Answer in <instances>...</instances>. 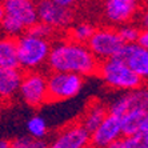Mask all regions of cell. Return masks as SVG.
<instances>
[{"mask_svg":"<svg viewBox=\"0 0 148 148\" xmlns=\"http://www.w3.org/2000/svg\"><path fill=\"white\" fill-rule=\"evenodd\" d=\"M51 71L73 72L82 76L95 75L97 72L99 60L93 55L86 43L67 40L56 43L51 47L47 59Z\"/></svg>","mask_w":148,"mask_h":148,"instance_id":"cell-1","label":"cell"},{"mask_svg":"<svg viewBox=\"0 0 148 148\" xmlns=\"http://www.w3.org/2000/svg\"><path fill=\"white\" fill-rule=\"evenodd\" d=\"M1 4L4 15L0 20V25L8 36L16 38L38 21L34 0H3Z\"/></svg>","mask_w":148,"mask_h":148,"instance_id":"cell-2","label":"cell"},{"mask_svg":"<svg viewBox=\"0 0 148 148\" xmlns=\"http://www.w3.org/2000/svg\"><path fill=\"white\" fill-rule=\"evenodd\" d=\"M96 73L114 90L131 91L144 86V79L134 72L119 56L100 60Z\"/></svg>","mask_w":148,"mask_h":148,"instance_id":"cell-3","label":"cell"},{"mask_svg":"<svg viewBox=\"0 0 148 148\" xmlns=\"http://www.w3.org/2000/svg\"><path fill=\"white\" fill-rule=\"evenodd\" d=\"M51 47L52 44L49 39L38 38L27 32L19 35L16 39L19 68L23 71H34L40 68L44 63H47Z\"/></svg>","mask_w":148,"mask_h":148,"instance_id":"cell-4","label":"cell"},{"mask_svg":"<svg viewBox=\"0 0 148 148\" xmlns=\"http://www.w3.org/2000/svg\"><path fill=\"white\" fill-rule=\"evenodd\" d=\"M84 76L73 72L52 71L47 76V103H56L72 99L80 93Z\"/></svg>","mask_w":148,"mask_h":148,"instance_id":"cell-5","label":"cell"},{"mask_svg":"<svg viewBox=\"0 0 148 148\" xmlns=\"http://www.w3.org/2000/svg\"><path fill=\"white\" fill-rule=\"evenodd\" d=\"M123 40L120 39L116 29L112 28H99L95 29L91 38L87 41L88 48L91 49L97 60H104L108 58H114L120 53L124 47Z\"/></svg>","mask_w":148,"mask_h":148,"instance_id":"cell-6","label":"cell"},{"mask_svg":"<svg viewBox=\"0 0 148 148\" xmlns=\"http://www.w3.org/2000/svg\"><path fill=\"white\" fill-rule=\"evenodd\" d=\"M17 93L27 106L32 108L41 107L47 103V76L36 72V69L25 71Z\"/></svg>","mask_w":148,"mask_h":148,"instance_id":"cell-7","label":"cell"},{"mask_svg":"<svg viewBox=\"0 0 148 148\" xmlns=\"http://www.w3.org/2000/svg\"><path fill=\"white\" fill-rule=\"evenodd\" d=\"M36 4L38 20L53 29L66 28L72 23L73 14L71 7L62 5L55 0H39Z\"/></svg>","mask_w":148,"mask_h":148,"instance_id":"cell-8","label":"cell"},{"mask_svg":"<svg viewBox=\"0 0 148 148\" xmlns=\"http://www.w3.org/2000/svg\"><path fill=\"white\" fill-rule=\"evenodd\" d=\"M121 136L120 117L108 112L103 121L97 125L95 131L91 132L90 147L106 148L111 147Z\"/></svg>","mask_w":148,"mask_h":148,"instance_id":"cell-9","label":"cell"},{"mask_svg":"<svg viewBox=\"0 0 148 148\" xmlns=\"http://www.w3.org/2000/svg\"><path fill=\"white\" fill-rule=\"evenodd\" d=\"M91 134L83 127L82 123H72L59 131L52 140V148H84L90 147Z\"/></svg>","mask_w":148,"mask_h":148,"instance_id":"cell-10","label":"cell"},{"mask_svg":"<svg viewBox=\"0 0 148 148\" xmlns=\"http://www.w3.org/2000/svg\"><path fill=\"white\" fill-rule=\"evenodd\" d=\"M119 58L123 59V62L130 68L136 72L143 79H147L148 76V48H143L138 43H127L121 48Z\"/></svg>","mask_w":148,"mask_h":148,"instance_id":"cell-11","label":"cell"},{"mask_svg":"<svg viewBox=\"0 0 148 148\" xmlns=\"http://www.w3.org/2000/svg\"><path fill=\"white\" fill-rule=\"evenodd\" d=\"M139 8V0H106L104 15L114 24H123L131 20Z\"/></svg>","mask_w":148,"mask_h":148,"instance_id":"cell-12","label":"cell"},{"mask_svg":"<svg viewBox=\"0 0 148 148\" xmlns=\"http://www.w3.org/2000/svg\"><path fill=\"white\" fill-rule=\"evenodd\" d=\"M121 135L130 136L136 134H148V108L135 107L120 116Z\"/></svg>","mask_w":148,"mask_h":148,"instance_id":"cell-13","label":"cell"},{"mask_svg":"<svg viewBox=\"0 0 148 148\" xmlns=\"http://www.w3.org/2000/svg\"><path fill=\"white\" fill-rule=\"evenodd\" d=\"M135 107L148 108V92L144 86L140 87V88H136V90L125 91L124 95L117 97L114 103L111 104L108 112L120 117L124 112H127L128 110Z\"/></svg>","mask_w":148,"mask_h":148,"instance_id":"cell-14","label":"cell"},{"mask_svg":"<svg viewBox=\"0 0 148 148\" xmlns=\"http://www.w3.org/2000/svg\"><path fill=\"white\" fill-rule=\"evenodd\" d=\"M23 69L5 68L0 67V99H12L19 92L21 79H23Z\"/></svg>","mask_w":148,"mask_h":148,"instance_id":"cell-15","label":"cell"},{"mask_svg":"<svg viewBox=\"0 0 148 148\" xmlns=\"http://www.w3.org/2000/svg\"><path fill=\"white\" fill-rule=\"evenodd\" d=\"M0 67H5V68L19 67L16 38L7 36L0 39Z\"/></svg>","mask_w":148,"mask_h":148,"instance_id":"cell-16","label":"cell"},{"mask_svg":"<svg viewBox=\"0 0 148 148\" xmlns=\"http://www.w3.org/2000/svg\"><path fill=\"white\" fill-rule=\"evenodd\" d=\"M107 114H108V108L106 107V106H103L101 103H99V101H95V103L91 104L90 107H88V110L86 111V114L82 117V121H80V123H82L83 127L91 134V132L95 131L97 128V125L103 121V119L107 116Z\"/></svg>","mask_w":148,"mask_h":148,"instance_id":"cell-17","label":"cell"},{"mask_svg":"<svg viewBox=\"0 0 148 148\" xmlns=\"http://www.w3.org/2000/svg\"><path fill=\"white\" fill-rule=\"evenodd\" d=\"M148 147V134H136L130 136H123L115 141L111 148H147Z\"/></svg>","mask_w":148,"mask_h":148,"instance_id":"cell-18","label":"cell"},{"mask_svg":"<svg viewBox=\"0 0 148 148\" xmlns=\"http://www.w3.org/2000/svg\"><path fill=\"white\" fill-rule=\"evenodd\" d=\"M27 134L32 138L44 139L48 135V125L44 117L35 115L27 121Z\"/></svg>","mask_w":148,"mask_h":148,"instance_id":"cell-19","label":"cell"},{"mask_svg":"<svg viewBox=\"0 0 148 148\" xmlns=\"http://www.w3.org/2000/svg\"><path fill=\"white\" fill-rule=\"evenodd\" d=\"M95 28L90 23H79L75 24L69 29V39L73 41H79V43H87L91 35L93 34Z\"/></svg>","mask_w":148,"mask_h":148,"instance_id":"cell-20","label":"cell"},{"mask_svg":"<svg viewBox=\"0 0 148 148\" xmlns=\"http://www.w3.org/2000/svg\"><path fill=\"white\" fill-rule=\"evenodd\" d=\"M11 147L12 148H45L48 147V143L44 139H36L32 138L29 135L20 136V138L15 139L11 141Z\"/></svg>","mask_w":148,"mask_h":148,"instance_id":"cell-21","label":"cell"},{"mask_svg":"<svg viewBox=\"0 0 148 148\" xmlns=\"http://www.w3.org/2000/svg\"><path fill=\"white\" fill-rule=\"evenodd\" d=\"M53 31H55V29L52 27H49V25H47L38 20L34 25H31V27L28 28L25 32L29 35H34V36H38V38L49 39L52 36V34H53Z\"/></svg>","mask_w":148,"mask_h":148,"instance_id":"cell-22","label":"cell"},{"mask_svg":"<svg viewBox=\"0 0 148 148\" xmlns=\"http://www.w3.org/2000/svg\"><path fill=\"white\" fill-rule=\"evenodd\" d=\"M117 34L125 44L127 43H136V39L140 34V29L134 27V25H123V27L117 29Z\"/></svg>","mask_w":148,"mask_h":148,"instance_id":"cell-23","label":"cell"},{"mask_svg":"<svg viewBox=\"0 0 148 148\" xmlns=\"http://www.w3.org/2000/svg\"><path fill=\"white\" fill-rule=\"evenodd\" d=\"M136 43H138L140 47H143V48H148V32H147V29L140 31L138 39H136Z\"/></svg>","mask_w":148,"mask_h":148,"instance_id":"cell-24","label":"cell"},{"mask_svg":"<svg viewBox=\"0 0 148 148\" xmlns=\"http://www.w3.org/2000/svg\"><path fill=\"white\" fill-rule=\"evenodd\" d=\"M55 1H56V3H59V4H62V5H67V7H71L75 0H55Z\"/></svg>","mask_w":148,"mask_h":148,"instance_id":"cell-25","label":"cell"},{"mask_svg":"<svg viewBox=\"0 0 148 148\" xmlns=\"http://www.w3.org/2000/svg\"><path fill=\"white\" fill-rule=\"evenodd\" d=\"M11 147V141L7 139H0V148H10Z\"/></svg>","mask_w":148,"mask_h":148,"instance_id":"cell-26","label":"cell"},{"mask_svg":"<svg viewBox=\"0 0 148 148\" xmlns=\"http://www.w3.org/2000/svg\"><path fill=\"white\" fill-rule=\"evenodd\" d=\"M4 15V11H3V4H1V1H0V20H1V17H3Z\"/></svg>","mask_w":148,"mask_h":148,"instance_id":"cell-27","label":"cell"},{"mask_svg":"<svg viewBox=\"0 0 148 148\" xmlns=\"http://www.w3.org/2000/svg\"><path fill=\"white\" fill-rule=\"evenodd\" d=\"M0 114H1V104H0Z\"/></svg>","mask_w":148,"mask_h":148,"instance_id":"cell-28","label":"cell"}]
</instances>
